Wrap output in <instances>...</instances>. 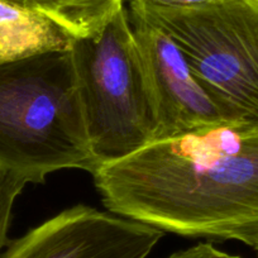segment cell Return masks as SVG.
I'll return each instance as SVG.
<instances>
[{
  "label": "cell",
  "instance_id": "cell-1",
  "mask_svg": "<svg viewBox=\"0 0 258 258\" xmlns=\"http://www.w3.org/2000/svg\"><path fill=\"white\" fill-rule=\"evenodd\" d=\"M108 212L183 237L258 239V126L155 141L93 173Z\"/></svg>",
  "mask_w": 258,
  "mask_h": 258
},
{
  "label": "cell",
  "instance_id": "cell-2",
  "mask_svg": "<svg viewBox=\"0 0 258 258\" xmlns=\"http://www.w3.org/2000/svg\"><path fill=\"white\" fill-rule=\"evenodd\" d=\"M98 166L71 49L0 64V168L41 183Z\"/></svg>",
  "mask_w": 258,
  "mask_h": 258
},
{
  "label": "cell",
  "instance_id": "cell-3",
  "mask_svg": "<svg viewBox=\"0 0 258 258\" xmlns=\"http://www.w3.org/2000/svg\"><path fill=\"white\" fill-rule=\"evenodd\" d=\"M71 54L99 166L152 143L157 124L128 11L123 7L95 36L75 39Z\"/></svg>",
  "mask_w": 258,
  "mask_h": 258
},
{
  "label": "cell",
  "instance_id": "cell-4",
  "mask_svg": "<svg viewBox=\"0 0 258 258\" xmlns=\"http://www.w3.org/2000/svg\"><path fill=\"white\" fill-rule=\"evenodd\" d=\"M128 12L173 39L234 123L258 126V0L191 8L129 0Z\"/></svg>",
  "mask_w": 258,
  "mask_h": 258
},
{
  "label": "cell",
  "instance_id": "cell-5",
  "mask_svg": "<svg viewBox=\"0 0 258 258\" xmlns=\"http://www.w3.org/2000/svg\"><path fill=\"white\" fill-rule=\"evenodd\" d=\"M128 14L155 110V141L205 126L237 124L194 73L173 39L141 17Z\"/></svg>",
  "mask_w": 258,
  "mask_h": 258
},
{
  "label": "cell",
  "instance_id": "cell-6",
  "mask_svg": "<svg viewBox=\"0 0 258 258\" xmlns=\"http://www.w3.org/2000/svg\"><path fill=\"white\" fill-rule=\"evenodd\" d=\"M162 237L142 222L76 205L9 243L0 258H147Z\"/></svg>",
  "mask_w": 258,
  "mask_h": 258
},
{
  "label": "cell",
  "instance_id": "cell-7",
  "mask_svg": "<svg viewBox=\"0 0 258 258\" xmlns=\"http://www.w3.org/2000/svg\"><path fill=\"white\" fill-rule=\"evenodd\" d=\"M75 39L34 7L0 0V64L48 52L69 51Z\"/></svg>",
  "mask_w": 258,
  "mask_h": 258
},
{
  "label": "cell",
  "instance_id": "cell-8",
  "mask_svg": "<svg viewBox=\"0 0 258 258\" xmlns=\"http://www.w3.org/2000/svg\"><path fill=\"white\" fill-rule=\"evenodd\" d=\"M125 0H29L41 11L78 38L93 37L124 7Z\"/></svg>",
  "mask_w": 258,
  "mask_h": 258
},
{
  "label": "cell",
  "instance_id": "cell-9",
  "mask_svg": "<svg viewBox=\"0 0 258 258\" xmlns=\"http://www.w3.org/2000/svg\"><path fill=\"white\" fill-rule=\"evenodd\" d=\"M28 181L23 176L0 168V255L8 244V229L13 205Z\"/></svg>",
  "mask_w": 258,
  "mask_h": 258
},
{
  "label": "cell",
  "instance_id": "cell-10",
  "mask_svg": "<svg viewBox=\"0 0 258 258\" xmlns=\"http://www.w3.org/2000/svg\"><path fill=\"white\" fill-rule=\"evenodd\" d=\"M167 258H242L239 255L230 254V253L220 250L214 247L212 243H199L183 250H178Z\"/></svg>",
  "mask_w": 258,
  "mask_h": 258
},
{
  "label": "cell",
  "instance_id": "cell-11",
  "mask_svg": "<svg viewBox=\"0 0 258 258\" xmlns=\"http://www.w3.org/2000/svg\"><path fill=\"white\" fill-rule=\"evenodd\" d=\"M137 2L158 7H168V8H191V7L217 3L220 0H137Z\"/></svg>",
  "mask_w": 258,
  "mask_h": 258
},
{
  "label": "cell",
  "instance_id": "cell-12",
  "mask_svg": "<svg viewBox=\"0 0 258 258\" xmlns=\"http://www.w3.org/2000/svg\"><path fill=\"white\" fill-rule=\"evenodd\" d=\"M252 248H253V249H254V250H255V252H257V253H258V239H257V240H255V243H254V244H253V245H252Z\"/></svg>",
  "mask_w": 258,
  "mask_h": 258
},
{
  "label": "cell",
  "instance_id": "cell-13",
  "mask_svg": "<svg viewBox=\"0 0 258 258\" xmlns=\"http://www.w3.org/2000/svg\"><path fill=\"white\" fill-rule=\"evenodd\" d=\"M14 2H18V3H24V4H29V6H31L29 0H14Z\"/></svg>",
  "mask_w": 258,
  "mask_h": 258
}]
</instances>
